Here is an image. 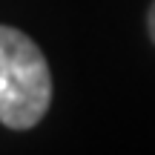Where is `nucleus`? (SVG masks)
I'll list each match as a JSON object with an SVG mask.
<instances>
[{
  "instance_id": "f257e3e1",
  "label": "nucleus",
  "mask_w": 155,
  "mask_h": 155,
  "mask_svg": "<svg viewBox=\"0 0 155 155\" xmlns=\"http://www.w3.org/2000/svg\"><path fill=\"white\" fill-rule=\"evenodd\" d=\"M52 72L40 46L15 26H0V124L32 129L49 112Z\"/></svg>"
},
{
  "instance_id": "f03ea898",
  "label": "nucleus",
  "mask_w": 155,
  "mask_h": 155,
  "mask_svg": "<svg viewBox=\"0 0 155 155\" xmlns=\"http://www.w3.org/2000/svg\"><path fill=\"white\" fill-rule=\"evenodd\" d=\"M147 29H150V40L155 43V0L150 6V15H147Z\"/></svg>"
}]
</instances>
